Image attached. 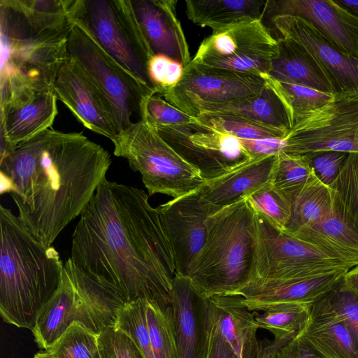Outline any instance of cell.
<instances>
[{
  "mask_svg": "<svg viewBox=\"0 0 358 358\" xmlns=\"http://www.w3.org/2000/svg\"><path fill=\"white\" fill-rule=\"evenodd\" d=\"M69 258L129 302L171 303V249L159 211L141 189L106 178L79 216Z\"/></svg>",
  "mask_w": 358,
  "mask_h": 358,
  "instance_id": "6da1fadb",
  "label": "cell"
},
{
  "mask_svg": "<svg viewBox=\"0 0 358 358\" xmlns=\"http://www.w3.org/2000/svg\"><path fill=\"white\" fill-rule=\"evenodd\" d=\"M111 164L109 152L82 133L50 128L0 161V173L12 182L19 217L50 246L80 216Z\"/></svg>",
  "mask_w": 358,
  "mask_h": 358,
  "instance_id": "7a4b0ae2",
  "label": "cell"
},
{
  "mask_svg": "<svg viewBox=\"0 0 358 358\" xmlns=\"http://www.w3.org/2000/svg\"><path fill=\"white\" fill-rule=\"evenodd\" d=\"M69 0L0 1V101L26 90L53 88L68 59Z\"/></svg>",
  "mask_w": 358,
  "mask_h": 358,
  "instance_id": "3957f363",
  "label": "cell"
},
{
  "mask_svg": "<svg viewBox=\"0 0 358 358\" xmlns=\"http://www.w3.org/2000/svg\"><path fill=\"white\" fill-rule=\"evenodd\" d=\"M0 313L4 322L32 330L58 289L64 264L10 209L0 205Z\"/></svg>",
  "mask_w": 358,
  "mask_h": 358,
  "instance_id": "277c9868",
  "label": "cell"
},
{
  "mask_svg": "<svg viewBox=\"0 0 358 358\" xmlns=\"http://www.w3.org/2000/svg\"><path fill=\"white\" fill-rule=\"evenodd\" d=\"M206 225L205 243L187 277L207 298L235 296L253 277L255 210L243 199L208 216Z\"/></svg>",
  "mask_w": 358,
  "mask_h": 358,
  "instance_id": "5b68a950",
  "label": "cell"
},
{
  "mask_svg": "<svg viewBox=\"0 0 358 358\" xmlns=\"http://www.w3.org/2000/svg\"><path fill=\"white\" fill-rule=\"evenodd\" d=\"M68 14L107 53L157 94L148 72V63L154 54L131 0H70Z\"/></svg>",
  "mask_w": 358,
  "mask_h": 358,
  "instance_id": "8992f818",
  "label": "cell"
},
{
  "mask_svg": "<svg viewBox=\"0 0 358 358\" xmlns=\"http://www.w3.org/2000/svg\"><path fill=\"white\" fill-rule=\"evenodd\" d=\"M115 156L125 159L140 173L149 195L173 199L200 188L206 180L200 171L179 155L143 119L110 139Z\"/></svg>",
  "mask_w": 358,
  "mask_h": 358,
  "instance_id": "52a82bcc",
  "label": "cell"
},
{
  "mask_svg": "<svg viewBox=\"0 0 358 358\" xmlns=\"http://www.w3.org/2000/svg\"><path fill=\"white\" fill-rule=\"evenodd\" d=\"M69 57L73 59L112 104L120 131L141 120L146 99L156 94L107 53L80 24L71 21Z\"/></svg>",
  "mask_w": 358,
  "mask_h": 358,
  "instance_id": "ba28073f",
  "label": "cell"
},
{
  "mask_svg": "<svg viewBox=\"0 0 358 358\" xmlns=\"http://www.w3.org/2000/svg\"><path fill=\"white\" fill-rule=\"evenodd\" d=\"M254 210L256 249L252 279L316 275L354 267L279 230L263 214Z\"/></svg>",
  "mask_w": 358,
  "mask_h": 358,
  "instance_id": "9c48e42d",
  "label": "cell"
},
{
  "mask_svg": "<svg viewBox=\"0 0 358 358\" xmlns=\"http://www.w3.org/2000/svg\"><path fill=\"white\" fill-rule=\"evenodd\" d=\"M276 38L255 20L213 32L199 47L192 62L196 65L238 73L268 75L278 57Z\"/></svg>",
  "mask_w": 358,
  "mask_h": 358,
  "instance_id": "30bf717a",
  "label": "cell"
},
{
  "mask_svg": "<svg viewBox=\"0 0 358 358\" xmlns=\"http://www.w3.org/2000/svg\"><path fill=\"white\" fill-rule=\"evenodd\" d=\"M285 140L284 152L291 155L358 152V94H334L327 104L295 124Z\"/></svg>",
  "mask_w": 358,
  "mask_h": 358,
  "instance_id": "8fae6325",
  "label": "cell"
},
{
  "mask_svg": "<svg viewBox=\"0 0 358 358\" xmlns=\"http://www.w3.org/2000/svg\"><path fill=\"white\" fill-rule=\"evenodd\" d=\"M266 85L261 76L206 68L192 62L181 80L160 96L192 117L251 98Z\"/></svg>",
  "mask_w": 358,
  "mask_h": 358,
  "instance_id": "7c38bea8",
  "label": "cell"
},
{
  "mask_svg": "<svg viewBox=\"0 0 358 358\" xmlns=\"http://www.w3.org/2000/svg\"><path fill=\"white\" fill-rule=\"evenodd\" d=\"M152 127L179 155L198 169L206 180L217 178L252 159L239 138L219 132L196 119L182 125Z\"/></svg>",
  "mask_w": 358,
  "mask_h": 358,
  "instance_id": "4fadbf2b",
  "label": "cell"
},
{
  "mask_svg": "<svg viewBox=\"0 0 358 358\" xmlns=\"http://www.w3.org/2000/svg\"><path fill=\"white\" fill-rule=\"evenodd\" d=\"M157 208L171 249L176 274L187 277L206 239V220L218 210L202 199L199 188Z\"/></svg>",
  "mask_w": 358,
  "mask_h": 358,
  "instance_id": "5bb4252c",
  "label": "cell"
},
{
  "mask_svg": "<svg viewBox=\"0 0 358 358\" xmlns=\"http://www.w3.org/2000/svg\"><path fill=\"white\" fill-rule=\"evenodd\" d=\"M271 22L279 36L296 42L311 55L336 93L358 94V58L342 52L302 17L279 15Z\"/></svg>",
  "mask_w": 358,
  "mask_h": 358,
  "instance_id": "9a60e30c",
  "label": "cell"
},
{
  "mask_svg": "<svg viewBox=\"0 0 358 358\" xmlns=\"http://www.w3.org/2000/svg\"><path fill=\"white\" fill-rule=\"evenodd\" d=\"M57 97L87 129L111 139L120 132L110 101L72 58L60 66L53 85Z\"/></svg>",
  "mask_w": 358,
  "mask_h": 358,
  "instance_id": "2e32d148",
  "label": "cell"
},
{
  "mask_svg": "<svg viewBox=\"0 0 358 358\" xmlns=\"http://www.w3.org/2000/svg\"><path fill=\"white\" fill-rule=\"evenodd\" d=\"M57 100L53 88H45L20 91L0 102V161L18 145L51 128L57 115Z\"/></svg>",
  "mask_w": 358,
  "mask_h": 358,
  "instance_id": "e0dca14e",
  "label": "cell"
},
{
  "mask_svg": "<svg viewBox=\"0 0 358 358\" xmlns=\"http://www.w3.org/2000/svg\"><path fill=\"white\" fill-rule=\"evenodd\" d=\"M350 269L316 275L278 279L253 278L235 296L242 298L250 311H264L282 303L312 305Z\"/></svg>",
  "mask_w": 358,
  "mask_h": 358,
  "instance_id": "ac0fdd59",
  "label": "cell"
},
{
  "mask_svg": "<svg viewBox=\"0 0 358 358\" xmlns=\"http://www.w3.org/2000/svg\"><path fill=\"white\" fill-rule=\"evenodd\" d=\"M302 17L344 53L358 58V17L334 0H267L264 17Z\"/></svg>",
  "mask_w": 358,
  "mask_h": 358,
  "instance_id": "d6986e66",
  "label": "cell"
},
{
  "mask_svg": "<svg viewBox=\"0 0 358 358\" xmlns=\"http://www.w3.org/2000/svg\"><path fill=\"white\" fill-rule=\"evenodd\" d=\"M171 304L178 358H207L208 298L188 277L176 274Z\"/></svg>",
  "mask_w": 358,
  "mask_h": 358,
  "instance_id": "ffe728a7",
  "label": "cell"
},
{
  "mask_svg": "<svg viewBox=\"0 0 358 358\" xmlns=\"http://www.w3.org/2000/svg\"><path fill=\"white\" fill-rule=\"evenodd\" d=\"M176 3L173 0H131L137 20L154 55H164L185 68L192 60L177 17Z\"/></svg>",
  "mask_w": 358,
  "mask_h": 358,
  "instance_id": "44dd1931",
  "label": "cell"
},
{
  "mask_svg": "<svg viewBox=\"0 0 358 358\" xmlns=\"http://www.w3.org/2000/svg\"><path fill=\"white\" fill-rule=\"evenodd\" d=\"M64 268L75 289L77 323L98 335L114 327L118 312L129 302L124 295L82 271L70 258Z\"/></svg>",
  "mask_w": 358,
  "mask_h": 358,
  "instance_id": "7402d4cb",
  "label": "cell"
},
{
  "mask_svg": "<svg viewBox=\"0 0 358 358\" xmlns=\"http://www.w3.org/2000/svg\"><path fill=\"white\" fill-rule=\"evenodd\" d=\"M277 155L250 159L199 188L202 199L217 210L246 199L271 182Z\"/></svg>",
  "mask_w": 358,
  "mask_h": 358,
  "instance_id": "603a6c76",
  "label": "cell"
},
{
  "mask_svg": "<svg viewBox=\"0 0 358 358\" xmlns=\"http://www.w3.org/2000/svg\"><path fill=\"white\" fill-rule=\"evenodd\" d=\"M208 314L219 331L239 358H257L262 341L255 314L239 296L215 295L208 298Z\"/></svg>",
  "mask_w": 358,
  "mask_h": 358,
  "instance_id": "cb8c5ba5",
  "label": "cell"
},
{
  "mask_svg": "<svg viewBox=\"0 0 358 358\" xmlns=\"http://www.w3.org/2000/svg\"><path fill=\"white\" fill-rule=\"evenodd\" d=\"M299 334L322 358H358L350 333L324 295L310 306L308 322Z\"/></svg>",
  "mask_w": 358,
  "mask_h": 358,
  "instance_id": "d4e9b609",
  "label": "cell"
},
{
  "mask_svg": "<svg viewBox=\"0 0 358 358\" xmlns=\"http://www.w3.org/2000/svg\"><path fill=\"white\" fill-rule=\"evenodd\" d=\"M276 39L278 54L273 62L269 77L280 82L336 94L322 70L304 48L287 38L278 36Z\"/></svg>",
  "mask_w": 358,
  "mask_h": 358,
  "instance_id": "484cf974",
  "label": "cell"
},
{
  "mask_svg": "<svg viewBox=\"0 0 358 358\" xmlns=\"http://www.w3.org/2000/svg\"><path fill=\"white\" fill-rule=\"evenodd\" d=\"M77 322L75 289L64 267L59 286L39 311L32 333L41 349L49 350L68 328Z\"/></svg>",
  "mask_w": 358,
  "mask_h": 358,
  "instance_id": "4316f807",
  "label": "cell"
},
{
  "mask_svg": "<svg viewBox=\"0 0 358 358\" xmlns=\"http://www.w3.org/2000/svg\"><path fill=\"white\" fill-rule=\"evenodd\" d=\"M267 0H188L185 1L188 18L213 32L236 24L263 20Z\"/></svg>",
  "mask_w": 358,
  "mask_h": 358,
  "instance_id": "83f0119b",
  "label": "cell"
},
{
  "mask_svg": "<svg viewBox=\"0 0 358 358\" xmlns=\"http://www.w3.org/2000/svg\"><path fill=\"white\" fill-rule=\"evenodd\" d=\"M289 235L318 248L335 259L353 266L358 265V234L334 212Z\"/></svg>",
  "mask_w": 358,
  "mask_h": 358,
  "instance_id": "f1b7e54d",
  "label": "cell"
},
{
  "mask_svg": "<svg viewBox=\"0 0 358 358\" xmlns=\"http://www.w3.org/2000/svg\"><path fill=\"white\" fill-rule=\"evenodd\" d=\"M209 113L241 117L287 133L292 129L289 115L285 104L266 82L257 95L224 105Z\"/></svg>",
  "mask_w": 358,
  "mask_h": 358,
  "instance_id": "f546056e",
  "label": "cell"
},
{
  "mask_svg": "<svg viewBox=\"0 0 358 358\" xmlns=\"http://www.w3.org/2000/svg\"><path fill=\"white\" fill-rule=\"evenodd\" d=\"M333 212L330 188L315 176L292 201L291 217L284 232L292 234Z\"/></svg>",
  "mask_w": 358,
  "mask_h": 358,
  "instance_id": "4dcf8cb0",
  "label": "cell"
},
{
  "mask_svg": "<svg viewBox=\"0 0 358 358\" xmlns=\"http://www.w3.org/2000/svg\"><path fill=\"white\" fill-rule=\"evenodd\" d=\"M329 187L334 213L358 234V152L348 154L339 175Z\"/></svg>",
  "mask_w": 358,
  "mask_h": 358,
  "instance_id": "1f68e13d",
  "label": "cell"
},
{
  "mask_svg": "<svg viewBox=\"0 0 358 358\" xmlns=\"http://www.w3.org/2000/svg\"><path fill=\"white\" fill-rule=\"evenodd\" d=\"M310 306L282 303L255 314L259 328L270 331L274 339L291 340L306 326L310 317Z\"/></svg>",
  "mask_w": 358,
  "mask_h": 358,
  "instance_id": "d6a6232c",
  "label": "cell"
},
{
  "mask_svg": "<svg viewBox=\"0 0 358 358\" xmlns=\"http://www.w3.org/2000/svg\"><path fill=\"white\" fill-rule=\"evenodd\" d=\"M262 76L285 104L292 127L306 114L327 104L334 95L303 85L280 82L268 75Z\"/></svg>",
  "mask_w": 358,
  "mask_h": 358,
  "instance_id": "836d02e7",
  "label": "cell"
},
{
  "mask_svg": "<svg viewBox=\"0 0 358 358\" xmlns=\"http://www.w3.org/2000/svg\"><path fill=\"white\" fill-rule=\"evenodd\" d=\"M315 175L303 156L277 155L271 184L291 203Z\"/></svg>",
  "mask_w": 358,
  "mask_h": 358,
  "instance_id": "e575fe53",
  "label": "cell"
},
{
  "mask_svg": "<svg viewBox=\"0 0 358 358\" xmlns=\"http://www.w3.org/2000/svg\"><path fill=\"white\" fill-rule=\"evenodd\" d=\"M145 306L155 358H178L171 304L145 301Z\"/></svg>",
  "mask_w": 358,
  "mask_h": 358,
  "instance_id": "d590c367",
  "label": "cell"
},
{
  "mask_svg": "<svg viewBox=\"0 0 358 358\" xmlns=\"http://www.w3.org/2000/svg\"><path fill=\"white\" fill-rule=\"evenodd\" d=\"M198 122L239 139L285 138L288 133L241 117L218 113H204L195 118Z\"/></svg>",
  "mask_w": 358,
  "mask_h": 358,
  "instance_id": "8d00e7d4",
  "label": "cell"
},
{
  "mask_svg": "<svg viewBox=\"0 0 358 358\" xmlns=\"http://www.w3.org/2000/svg\"><path fill=\"white\" fill-rule=\"evenodd\" d=\"M47 351L55 358H101L99 335L77 322Z\"/></svg>",
  "mask_w": 358,
  "mask_h": 358,
  "instance_id": "74e56055",
  "label": "cell"
},
{
  "mask_svg": "<svg viewBox=\"0 0 358 358\" xmlns=\"http://www.w3.org/2000/svg\"><path fill=\"white\" fill-rule=\"evenodd\" d=\"M114 327L126 333L145 358H155L147 322L145 300L127 302L118 312Z\"/></svg>",
  "mask_w": 358,
  "mask_h": 358,
  "instance_id": "f35d334b",
  "label": "cell"
},
{
  "mask_svg": "<svg viewBox=\"0 0 358 358\" xmlns=\"http://www.w3.org/2000/svg\"><path fill=\"white\" fill-rule=\"evenodd\" d=\"M324 297L350 333L358 352L357 294L348 285L343 276L324 294Z\"/></svg>",
  "mask_w": 358,
  "mask_h": 358,
  "instance_id": "ab89813d",
  "label": "cell"
},
{
  "mask_svg": "<svg viewBox=\"0 0 358 358\" xmlns=\"http://www.w3.org/2000/svg\"><path fill=\"white\" fill-rule=\"evenodd\" d=\"M279 230L285 231L292 213V203L271 182L247 198Z\"/></svg>",
  "mask_w": 358,
  "mask_h": 358,
  "instance_id": "60d3db41",
  "label": "cell"
},
{
  "mask_svg": "<svg viewBox=\"0 0 358 358\" xmlns=\"http://www.w3.org/2000/svg\"><path fill=\"white\" fill-rule=\"evenodd\" d=\"M141 119L152 127L182 125L195 120L194 117L171 105L158 94L146 99Z\"/></svg>",
  "mask_w": 358,
  "mask_h": 358,
  "instance_id": "b9f144b4",
  "label": "cell"
},
{
  "mask_svg": "<svg viewBox=\"0 0 358 358\" xmlns=\"http://www.w3.org/2000/svg\"><path fill=\"white\" fill-rule=\"evenodd\" d=\"M99 344L101 358H145L132 339L114 327L99 334Z\"/></svg>",
  "mask_w": 358,
  "mask_h": 358,
  "instance_id": "7bdbcfd3",
  "label": "cell"
},
{
  "mask_svg": "<svg viewBox=\"0 0 358 358\" xmlns=\"http://www.w3.org/2000/svg\"><path fill=\"white\" fill-rule=\"evenodd\" d=\"M150 78L161 95L179 83L183 73V66L164 55H155L148 63Z\"/></svg>",
  "mask_w": 358,
  "mask_h": 358,
  "instance_id": "ee69618b",
  "label": "cell"
},
{
  "mask_svg": "<svg viewBox=\"0 0 358 358\" xmlns=\"http://www.w3.org/2000/svg\"><path fill=\"white\" fill-rule=\"evenodd\" d=\"M302 156L306 159L319 180L329 187L339 175L348 153L326 151Z\"/></svg>",
  "mask_w": 358,
  "mask_h": 358,
  "instance_id": "f6af8a7d",
  "label": "cell"
},
{
  "mask_svg": "<svg viewBox=\"0 0 358 358\" xmlns=\"http://www.w3.org/2000/svg\"><path fill=\"white\" fill-rule=\"evenodd\" d=\"M239 140L251 159L278 155L281 152H284L286 146L285 138H280Z\"/></svg>",
  "mask_w": 358,
  "mask_h": 358,
  "instance_id": "bcb514c9",
  "label": "cell"
},
{
  "mask_svg": "<svg viewBox=\"0 0 358 358\" xmlns=\"http://www.w3.org/2000/svg\"><path fill=\"white\" fill-rule=\"evenodd\" d=\"M207 358H239L229 343L222 336L209 314Z\"/></svg>",
  "mask_w": 358,
  "mask_h": 358,
  "instance_id": "7dc6e473",
  "label": "cell"
},
{
  "mask_svg": "<svg viewBox=\"0 0 358 358\" xmlns=\"http://www.w3.org/2000/svg\"><path fill=\"white\" fill-rule=\"evenodd\" d=\"M276 358H322L298 334L278 352Z\"/></svg>",
  "mask_w": 358,
  "mask_h": 358,
  "instance_id": "c3c4849f",
  "label": "cell"
},
{
  "mask_svg": "<svg viewBox=\"0 0 358 358\" xmlns=\"http://www.w3.org/2000/svg\"><path fill=\"white\" fill-rule=\"evenodd\" d=\"M289 341L273 339L271 341L266 339L262 341V348L257 358H276L279 350Z\"/></svg>",
  "mask_w": 358,
  "mask_h": 358,
  "instance_id": "681fc988",
  "label": "cell"
},
{
  "mask_svg": "<svg viewBox=\"0 0 358 358\" xmlns=\"http://www.w3.org/2000/svg\"><path fill=\"white\" fill-rule=\"evenodd\" d=\"M348 285L358 296V265L350 268L344 275Z\"/></svg>",
  "mask_w": 358,
  "mask_h": 358,
  "instance_id": "f907efd6",
  "label": "cell"
},
{
  "mask_svg": "<svg viewBox=\"0 0 358 358\" xmlns=\"http://www.w3.org/2000/svg\"><path fill=\"white\" fill-rule=\"evenodd\" d=\"M336 2L352 14L358 17V0H336Z\"/></svg>",
  "mask_w": 358,
  "mask_h": 358,
  "instance_id": "816d5d0a",
  "label": "cell"
},
{
  "mask_svg": "<svg viewBox=\"0 0 358 358\" xmlns=\"http://www.w3.org/2000/svg\"><path fill=\"white\" fill-rule=\"evenodd\" d=\"M33 358H55L48 351L45 352H38L34 355Z\"/></svg>",
  "mask_w": 358,
  "mask_h": 358,
  "instance_id": "f5cc1de1",
  "label": "cell"
}]
</instances>
